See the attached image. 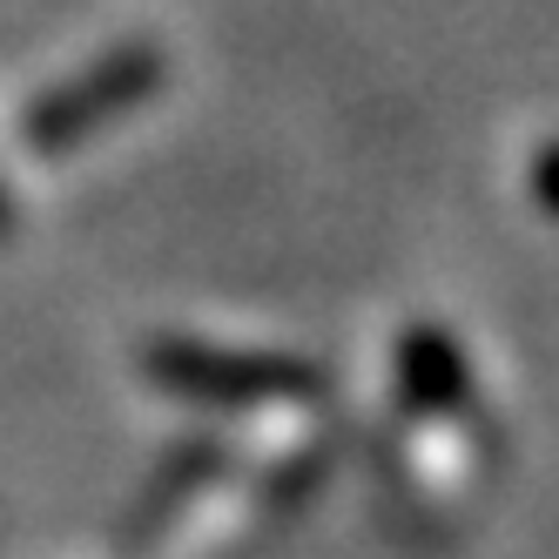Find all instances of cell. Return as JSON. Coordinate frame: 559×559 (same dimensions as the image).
I'll return each mask as SVG.
<instances>
[{
  "label": "cell",
  "mask_w": 559,
  "mask_h": 559,
  "mask_svg": "<svg viewBox=\"0 0 559 559\" xmlns=\"http://www.w3.org/2000/svg\"><path fill=\"white\" fill-rule=\"evenodd\" d=\"M148 371L182 397H203V405H270V397L317 391V371L284 350H216V344H189V337L148 344Z\"/></svg>",
  "instance_id": "6da1fadb"
}]
</instances>
